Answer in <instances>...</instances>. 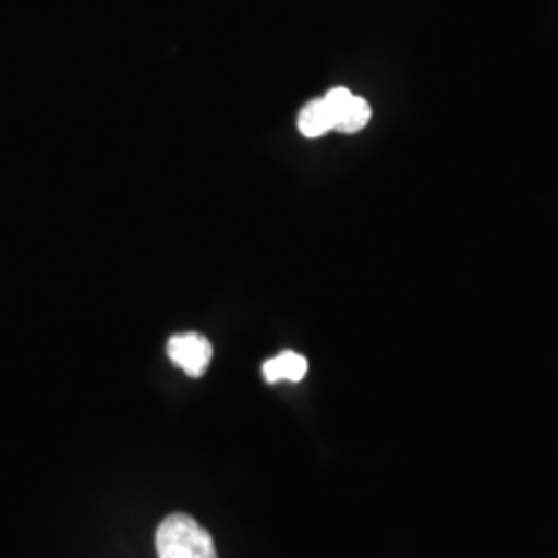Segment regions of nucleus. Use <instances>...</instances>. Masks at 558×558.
Segmentation results:
<instances>
[{"instance_id": "nucleus-1", "label": "nucleus", "mask_w": 558, "mask_h": 558, "mask_svg": "<svg viewBox=\"0 0 558 558\" xmlns=\"http://www.w3.org/2000/svg\"><path fill=\"white\" fill-rule=\"evenodd\" d=\"M156 548L160 558H218L209 532L186 513H172L161 521Z\"/></svg>"}, {"instance_id": "nucleus-2", "label": "nucleus", "mask_w": 558, "mask_h": 558, "mask_svg": "<svg viewBox=\"0 0 558 558\" xmlns=\"http://www.w3.org/2000/svg\"><path fill=\"white\" fill-rule=\"evenodd\" d=\"M168 356L189 377H201L214 356L209 339L199 333H180L168 341Z\"/></svg>"}, {"instance_id": "nucleus-3", "label": "nucleus", "mask_w": 558, "mask_h": 558, "mask_svg": "<svg viewBox=\"0 0 558 558\" xmlns=\"http://www.w3.org/2000/svg\"><path fill=\"white\" fill-rule=\"evenodd\" d=\"M306 371H308V362L296 352H281L276 359L267 360L263 364V377L267 383H279V380L299 383L304 379Z\"/></svg>"}, {"instance_id": "nucleus-4", "label": "nucleus", "mask_w": 558, "mask_h": 558, "mask_svg": "<svg viewBox=\"0 0 558 558\" xmlns=\"http://www.w3.org/2000/svg\"><path fill=\"white\" fill-rule=\"evenodd\" d=\"M333 126H336V122H333V117H331L325 100L308 101L302 108L299 117V131L304 137L317 140L320 135L333 131Z\"/></svg>"}, {"instance_id": "nucleus-5", "label": "nucleus", "mask_w": 558, "mask_h": 558, "mask_svg": "<svg viewBox=\"0 0 558 558\" xmlns=\"http://www.w3.org/2000/svg\"><path fill=\"white\" fill-rule=\"evenodd\" d=\"M371 114H373V110H371L368 101L364 100V98H359V96H352L350 101L343 106V110L339 112L333 129L339 131V133H345V135L359 133L368 124Z\"/></svg>"}]
</instances>
